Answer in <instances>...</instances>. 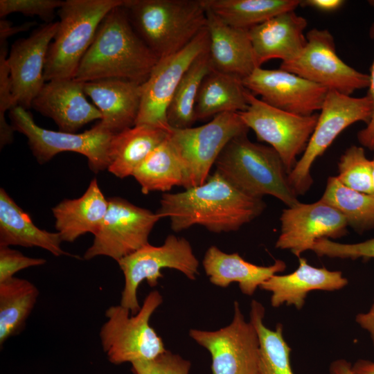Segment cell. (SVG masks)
<instances>
[{
  "instance_id": "1",
  "label": "cell",
  "mask_w": 374,
  "mask_h": 374,
  "mask_svg": "<svg viewBox=\"0 0 374 374\" xmlns=\"http://www.w3.org/2000/svg\"><path fill=\"white\" fill-rule=\"evenodd\" d=\"M265 208L262 199L243 193L215 171L202 185L163 193L157 213L161 218L170 219L175 232L199 225L220 233L238 231Z\"/></svg>"
},
{
  "instance_id": "2",
  "label": "cell",
  "mask_w": 374,
  "mask_h": 374,
  "mask_svg": "<svg viewBox=\"0 0 374 374\" xmlns=\"http://www.w3.org/2000/svg\"><path fill=\"white\" fill-rule=\"evenodd\" d=\"M158 60L132 28L122 4L100 22L73 79L86 82L118 78L142 84Z\"/></svg>"
},
{
  "instance_id": "3",
  "label": "cell",
  "mask_w": 374,
  "mask_h": 374,
  "mask_svg": "<svg viewBox=\"0 0 374 374\" xmlns=\"http://www.w3.org/2000/svg\"><path fill=\"white\" fill-rule=\"evenodd\" d=\"M247 133L226 144L215 163V171L250 197L271 195L287 207L299 203L279 154L271 146L251 141Z\"/></svg>"
},
{
  "instance_id": "4",
  "label": "cell",
  "mask_w": 374,
  "mask_h": 374,
  "mask_svg": "<svg viewBox=\"0 0 374 374\" xmlns=\"http://www.w3.org/2000/svg\"><path fill=\"white\" fill-rule=\"evenodd\" d=\"M123 6L136 34L159 59L179 51L206 27L202 0H124Z\"/></svg>"
},
{
  "instance_id": "5",
  "label": "cell",
  "mask_w": 374,
  "mask_h": 374,
  "mask_svg": "<svg viewBox=\"0 0 374 374\" xmlns=\"http://www.w3.org/2000/svg\"><path fill=\"white\" fill-rule=\"evenodd\" d=\"M123 0H66L59 8L56 33L48 46L45 82L73 79L105 15Z\"/></svg>"
},
{
  "instance_id": "6",
  "label": "cell",
  "mask_w": 374,
  "mask_h": 374,
  "mask_svg": "<svg viewBox=\"0 0 374 374\" xmlns=\"http://www.w3.org/2000/svg\"><path fill=\"white\" fill-rule=\"evenodd\" d=\"M162 302L160 292L154 290L135 314L120 304L107 309V321L99 335L109 362L118 365L151 360L166 350L162 339L150 324L151 316Z\"/></svg>"
},
{
  "instance_id": "7",
  "label": "cell",
  "mask_w": 374,
  "mask_h": 374,
  "mask_svg": "<svg viewBox=\"0 0 374 374\" xmlns=\"http://www.w3.org/2000/svg\"><path fill=\"white\" fill-rule=\"evenodd\" d=\"M249 130L240 114L233 112L218 114L198 127L170 129L168 140L184 170L183 187L204 184L226 144Z\"/></svg>"
},
{
  "instance_id": "8",
  "label": "cell",
  "mask_w": 374,
  "mask_h": 374,
  "mask_svg": "<svg viewBox=\"0 0 374 374\" xmlns=\"http://www.w3.org/2000/svg\"><path fill=\"white\" fill-rule=\"evenodd\" d=\"M117 262L125 278L120 305L132 314L141 308L137 297L139 285L145 280L150 287L157 286L158 280L163 277L162 269H176L190 280H195L199 275V262L190 242L172 234L166 237L162 245L148 244Z\"/></svg>"
},
{
  "instance_id": "9",
  "label": "cell",
  "mask_w": 374,
  "mask_h": 374,
  "mask_svg": "<svg viewBox=\"0 0 374 374\" xmlns=\"http://www.w3.org/2000/svg\"><path fill=\"white\" fill-rule=\"evenodd\" d=\"M14 131L24 134L36 160L44 164L62 152L81 154L88 159L91 170L97 173L107 170L110 144L114 134L98 123L82 133L53 131L38 126L32 115L17 105L10 110Z\"/></svg>"
},
{
  "instance_id": "10",
  "label": "cell",
  "mask_w": 374,
  "mask_h": 374,
  "mask_svg": "<svg viewBox=\"0 0 374 374\" xmlns=\"http://www.w3.org/2000/svg\"><path fill=\"white\" fill-rule=\"evenodd\" d=\"M320 111L307 147L288 175V181L297 195L308 191L313 182L310 172L313 163L336 137L356 122L369 123L373 114V103L368 94L363 97H351L329 91Z\"/></svg>"
},
{
  "instance_id": "11",
  "label": "cell",
  "mask_w": 374,
  "mask_h": 374,
  "mask_svg": "<svg viewBox=\"0 0 374 374\" xmlns=\"http://www.w3.org/2000/svg\"><path fill=\"white\" fill-rule=\"evenodd\" d=\"M306 39L301 54L281 62L280 69L344 95L369 87L368 74L357 71L338 56L328 30L312 28L306 33Z\"/></svg>"
},
{
  "instance_id": "12",
  "label": "cell",
  "mask_w": 374,
  "mask_h": 374,
  "mask_svg": "<svg viewBox=\"0 0 374 374\" xmlns=\"http://www.w3.org/2000/svg\"><path fill=\"white\" fill-rule=\"evenodd\" d=\"M258 139L267 143L280 157L287 172L292 170L296 157L305 151L319 114L301 116L277 109L249 94L247 109L239 113Z\"/></svg>"
},
{
  "instance_id": "13",
  "label": "cell",
  "mask_w": 374,
  "mask_h": 374,
  "mask_svg": "<svg viewBox=\"0 0 374 374\" xmlns=\"http://www.w3.org/2000/svg\"><path fill=\"white\" fill-rule=\"evenodd\" d=\"M108 202L102 226L84 254L85 260L104 256L118 261L150 244V232L161 218L119 197H109Z\"/></svg>"
},
{
  "instance_id": "14",
  "label": "cell",
  "mask_w": 374,
  "mask_h": 374,
  "mask_svg": "<svg viewBox=\"0 0 374 374\" xmlns=\"http://www.w3.org/2000/svg\"><path fill=\"white\" fill-rule=\"evenodd\" d=\"M233 307V318L228 326L215 331L191 329L189 335L210 353L213 374H258L256 330L245 320L238 301Z\"/></svg>"
},
{
  "instance_id": "15",
  "label": "cell",
  "mask_w": 374,
  "mask_h": 374,
  "mask_svg": "<svg viewBox=\"0 0 374 374\" xmlns=\"http://www.w3.org/2000/svg\"><path fill=\"white\" fill-rule=\"evenodd\" d=\"M208 48L206 27L179 51L159 59L147 80L142 84L139 112L135 125L170 128L167 110L184 75L193 61Z\"/></svg>"
},
{
  "instance_id": "16",
  "label": "cell",
  "mask_w": 374,
  "mask_h": 374,
  "mask_svg": "<svg viewBox=\"0 0 374 374\" xmlns=\"http://www.w3.org/2000/svg\"><path fill=\"white\" fill-rule=\"evenodd\" d=\"M280 233L275 247L290 250L296 257L311 250L317 240L344 236L348 226L345 217L332 206L319 200L298 203L283 210Z\"/></svg>"
},
{
  "instance_id": "17",
  "label": "cell",
  "mask_w": 374,
  "mask_h": 374,
  "mask_svg": "<svg viewBox=\"0 0 374 374\" xmlns=\"http://www.w3.org/2000/svg\"><path fill=\"white\" fill-rule=\"evenodd\" d=\"M244 87L263 102L301 116L321 110L329 90L285 70L257 67L242 79Z\"/></svg>"
},
{
  "instance_id": "18",
  "label": "cell",
  "mask_w": 374,
  "mask_h": 374,
  "mask_svg": "<svg viewBox=\"0 0 374 374\" xmlns=\"http://www.w3.org/2000/svg\"><path fill=\"white\" fill-rule=\"evenodd\" d=\"M57 26L58 21L40 25L28 37L17 39L8 53L12 98L16 105L26 110L45 84L46 54Z\"/></svg>"
},
{
  "instance_id": "19",
  "label": "cell",
  "mask_w": 374,
  "mask_h": 374,
  "mask_svg": "<svg viewBox=\"0 0 374 374\" xmlns=\"http://www.w3.org/2000/svg\"><path fill=\"white\" fill-rule=\"evenodd\" d=\"M84 82L55 79L45 82L32 103L42 115L51 118L60 131L75 133L84 125L100 120L101 113L86 98Z\"/></svg>"
},
{
  "instance_id": "20",
  "label": "cell",
  "mask_w": 374,
  "mask_h": 374,
  "mask_svg": "<svg viewBox=\"0 0 374 374\" xmlns=\"http://www.w3.org/2000/svg\"><path fill=\"white\" fill-rule=\"evenodd\" d=\"M306 19L294 11L278 14L249 29L258 67L272 59L281 62L296 58L305 48Z\"/></svg>"
},
{
  "instance_id": "21",
  "label": "cell",
  "mask_w": 374,
  "mask_h": 374,
  "mask_svg": "<svg viewBox=\"0 0 374 374\" xmlns=\"http://www.w3.org/2000/svg\"><path fill=\"white\" fill-rule=\"evenodd\" d=\"M84 91L102 115L98 124L112 134L135 125L139 112L142 84L106 78L84 82Z\"/></svg>"
},
{
  "instance_id": "22",
  "label": "cell",
  "mask_w": 374,
  "mask_h": 374,
  "mask_svg": "<svg viewBox=\"0 0 374 374\" xmlns=\"http://www.w3.org/2000/svg\"><path fill=\"white\" fill-rule=\"evenodd\" d=\"M348 280L340 271L315 267L302 257L299 266L292 273L275 274L265 280L259 288L271 293L270 303L278 308L284 304L300 310L305 303L308 294L314 290L335 291L346 287Z\"/></svg>"
},
{
  "instance_id": "23",
  "label": "cell",
  "mask_w": 374,
  "mask_h": 374,
  "mask_svg": "<svg viewBox=\"0 0 374 374\" xmlns=\"http://www.w3.org/2000/svg\"><path fill=\"white\" fill-rule=\"evenodd\" d=\"M206 10L212 69L244 79L258 67L249 30L229 26Z\"/></svg>"
},
{
  "instance_id": "24",
  "label": "cell",
  "mask_w": 374,
  "mask_h": 374,
  "mask_svg": "<svg viewBox=\"0 0 374 374\" xmlns=\"http://www.w3.org/2000/svg\"><path fill=\"white\" fill-rule=\"evenodd\" d=\"M202 265L212 284L227 287L237 283L241 292L247 296H252L265 280L286 268L282 260H275L269 266H260L246 261L238 253H227L215 245L206 250Z\"/></svg>"
},
{
  "instance_id": "25",
  "label": "cell",
  "mask_w": 374,
  "mask_h": 374,
  "mask_svg": "<svg viewBox=\"0 0 374 374\" xmlns=\"http://www.w3.org/2000/svg\"><path fill=\"white\" fill-rule=\"evenodd\" d=\"M109 207L108 199L93 179L78 198L65 199L52 208L55 229L62 241L73 242L80 236L99 231Z\"/></svg>"
},
{
  "instance_id": "26",
  "label": "cell",
  "mask_w": 374,
  "mask_h": 374,
  "mask_svg": "<svg viewBox=\"0 0 374 374\" xmlns=\"http://www.w3.org/2000/svg\"><path fill=\"white\" fill-rule=\"evenodd\" d=\"M62 242L59 233L38 228L30 215L0 188V246L36 247L55 256H70L62 249Z\"/></svg>"
},
{
  "instance_id": "27",
  "label": "cell",
  "mask_w": 374,
  "mask_h": 374,
  "mask_svg": "<svg viewBox=\"0 0 374 374\" xmlns=\"http://www.w3.org/2000/svg\"><path fill=\"white\" fill-rule=\"evenodd\" d=\"M170 131L139 125L114 134L107 170L121 179L132 176L147 156L167 139Z\"/></svg>"
},
{
  "instance_id": "28",
  "label": "cell",
  "mask_w": 374,
  "mask_h": 374,
  "mask_svg": "<svg viewBox=\"0 0 374 374\" xmlns=\"http://www.w3.org/2000/svg\"><path fill=\"white\" fill-rule=\"evenodd\" d=\"M249 92L242 78L212 69L199 90L195 107L196 121L223 113L244 112L249 105Z\"/></svg>"
},
{
  "instance_id": "29",
  "label": "cell",
  "mask_w": 374,
  "mask_h": 374,
  "mask_svg": "<svg viewBox=\"0 0 374 374\" xmlns=\"http://www.w3.org/2000/svg\"><path fill=\"white\" fill-rule=\"evenodd\" d=\"M211 11L229 26L249 30L269 19L294 11L299 0H202Z\"/></svg>"
},
{
  "instance_id": "30",
  "label": "cell",
  "mask_w": 374,
  "mask_h": 374,
  "mask_svg": "<svg viewBox=\"0 0 374 374\" xmlns=\"http://www.w3.org/2000/svg\"><path fill=\"white\" fill-rule=\"evenodd\" d=\"M39 292L30 281L12 277L0 283V346L24 328Z\"/></svg>"
},
{
  "instance_id": "31",
  "label": "cell",
  "mask_w": 374,
  "mask_h": 374,
  "mask_svg": "<svg viewBox=\"0 0 374 374\" xmlns=\"http://www.w3.org/2000/svg\"><path fill=\"white\" fill-rule=\"evenodd\" d=\"M132 176L145 195L156 191L166 193L175 186L183 187L184 170L168 136L147 156Z\"/></svg>"
},
{
  "instance_id": "32",
  "label": "cell",
  "mask_w": 374,
  "mask_h": 374,
  "mask_svg": "<svg viewBox=\"0 0 374 374\" xmlns=\"http://www.w3.org/2000/svg\"><path fill=\"white\" fill-rule=\"evenodd\" d=\"M265 309L261 303L252 300L250 321L259 339L258 374H294L290 364L291 348L284 339L283 326L278 323L274 330L264 323Z\"/></svg>"
},
{
  "instance_id": "33",
  "label": "cell",
  "mask_w": 374,
  "mask_h": 374,
  "mask_svg": "<svg viewBox=\"0 0 374 374\" xmlns=\"http://www.w3.org/2000/svg\"><path fill=\"white\" fill-rule=\"evenodd\" d=\"M212 70L208 49L191 64L180 81L167 110L170 129L193 127L196 121L195 107L201 84Z\"/></svg>"
},
{
  "instance_id": "34",
  "label": "cell",
  "mask_w": 374,
  "mask_h": 374,
  "mask_svg": "<svg viewBox=\"0 0 374 374\" xmlns=\"http://www.w3.org/2000/svg\"><path fill=\"white\" fill-rule=\"evenodd\" d=\"M320 200L341 213L355 231L363 233L374 228V195L348 188L336 176H331Z\"/></svg>"
},
{
  "instance_id": "35",
  "label": "cell",
  "mask_w": 374,
  "mask_h": 374,
  "mask_svg": "<svg viewBox=\"0 0 374 374\" xmlns=\"http://www.w3.org/2000/svg\"><path fill=\"white\" fill-rule=\"evenodd\" d=\"M339 181L348 188L374 195L372 162L362 147L352 145L344 152L338 163Z\"/></svg>"
},
{
  "instance_id": "36",
  "label": "cell",
  "mask_w": 374,
  "mask_h": 374,
  "mask_svg": "<svg viewBox=\"0 0 374 374\" xmlns=\"http://www.w3.org/2000/svg\"><path fill=\"white\" fill-rule=\"evenodd\" d=\"M7 41L0 42V147L13 141L14 130L6 120V112L17 106L12 95L10 71L7 63Z\"/></svg>"
},
{
  "instance_id": "37",
  "label": "cell",
  "mask_w": 374,
  "mask_h": 374,
  "mask_svg": "<svg viewBox=\"0 0 374 374\" xmlns=\"http://www.w3.org/2000/svg\"><path fill=\"white\" fill-rule=\"evenodd\" d=\"M311 251L319 256L368 260L374 258V238L352 244L339 243L328 238H322L315 242Z\"/></svg>"
},
{
  "instance_id": "38",
  "label": "cell",
  "mask_w": 374,
  "mask_h": 374,
  "mask_svg": "<svg viewBox=\"0 0 374 374\" xmlns=\"http://www.w3.org/2000/svg\"><path fill=\"white\" fill-rule=\"evenodd\" d=\"M60 0H0L1 19L13 13L38 16L44 23H51L55 11L62 5Z\"/></svg>"
},
{
  "instance_id": "39",
  "label": "cell",
  "mask_w": 374,
  "mask_h": 374,
  "mask_svg": "<svg viewBox=\"0 0 374 374\" xmlns=\"http://www.w3.org/2000/svg\"><path fill=\"white\" fill-rule=\"evenodd\" d=\"M190 362L169 350L148 361L132 363L134 374H189Z\"/></svg>"
},
{
  "instance_id": "40",
  "label": "cell",
  "mask_w": 374,
  "mask_h": 374,
  "mask_svg": "<svg viewBox=\"0 0 374 374\" xmlns=\"http://www.w3.org/2000/svg\"><path fill=\"white\" fill-rule=\"evenodd\" d=\"M46 262L44 258L28 257L9 247L0 246V283L12 278L19 271Z\"/></svg>"
},
{
  "instance_id": "41",
  "label": "cell",
  "mask_w": 374,
  "mask_h": 374,
  "mask_svg": "<svg viewBox=\"0 0 374 374\" xmlns=\"http://www.w3.org/2000/svg\"><path fill=\"white\" fill-rule=\"evenodd\" d=\"M370 37L374 39V23L371 26L369 30ZM369 95L373 103V114L366 127L360 130L357 134V139L360 144L368 149L374 151V60L370 70Z\"/></svg>"
},
{
  "instance_id": "42",
  "label": "cell",
  "mask_w": 374,
  "mask_h": 374,
  "mask_svg": "<svg viewBox=\"0 0 374 374\" xmlns=\"http://www.w3.org/2000/svg\"><path fill=\"white\" fill-rule=\"evenodd\" d=\"M35 24L29 21L19 26H12L9 21L2 18L0 20V41H7V38L18 33L28 30Z\"/></svg>"
},
{
  "instance_id": "43",
  "label": "cell",
  "mask_w": 374,
  "mask_h": 374,
  "mask_svg": "<svg viewBox=\"0 0 374 374\" xmlns=\"http://www.w3.org/2000/svg\"><path fill=\"white\" fill-rule=\"evenodd\" d=\"M355 322L369 334L374 350V300L366 312L359 313L356 315Z\"/></svg>"
},
{
  "instance_id": "44",
  "label": "cell",
  "mask_w": 374,
  "mask_h": 374,
  "mask_svg": "<svg viewBox=\"0 0 374 374\" xmlns=\"http://www.w3.org/2000/svg\"><path fill=\"white\" fill-rule=\"evenodd\" d=\"M345 3L342 0H305L301 5L313 8L322 12H333L339 9Z\"/></svg>"
},
{
  "instance_id": "45",
  "label": "cell",
  "mask_w": 374,
  "mask_h": 374,
  "mask_svg": "<svg viewBox=\"0 0 374 374\" xmlns=\"http://www.w3.org/2000/svg\"><path fill=\"white\" fill-rule=\"evenodd\" d=\"M330 374H354L352 364L344 359L333 361L329 368Z\"/></svg>"
},
{
  "instance_id": "46",
  "label": "cell",
  "mask_w": 374,
  "mask_h": 374,
  "mask_svg": "<svg viewBox=\"0 0 374 374\" xmlns=\"http://www.w3.org/2000/svg\"><path fill=\"white\" fill-rule=\"evenodd\" d=\"M354 374H374V362L359 359L352 365Z\"/></svg>"
},
{
  "instance_id": "47",
  "label": "cell",
  "mask_w": 374,
  "mask_h": 374,
  "mask_svg": "<svg viewBox=\"0 0 374 374\" xmlns=\"http://www.w3.org/2000/svg\"><path fill=\"white\" fill-rule=\"evenodd\" d=\"M371 162H372L373 184V189H374V157H373V159L371 160Z\"/></svg>"
},
{
  "instance_id": "48",
  "label": "cell",
  "mask_w": 374,
  "mask_h": 374,
  "mask_svg": "<svg viewBox=\"0 0 374 374\" xmlns=\"http://www.w3.org/2000/svg\"><path fill=\"white\" fill-rule=\"evenodd\" d=\"M368 3H369L371 6L374 7V0H370V1H368Z\"/></svg>"
}]
</instances>
